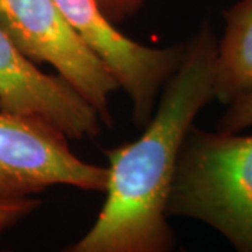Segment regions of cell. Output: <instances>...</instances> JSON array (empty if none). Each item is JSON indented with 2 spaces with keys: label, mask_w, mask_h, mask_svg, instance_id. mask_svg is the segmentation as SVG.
Returning <instances> with one entry per match:
<instances>
[{
  "label": "cell",
  "mask_w": 252,
  "mask_h": 252,
  "mask_svg": "<svg viewBox=\"0 0 252 252\" xmlns=\"http://www.w3.org/2000/svg\"><path fill=\"white\" fill-rule=\"evenodd\" d=\"M41 205L34 196L17 199H0V237L7 230L23 221Z\"/></svg>",
  "instance_id": "obj_9"
},
{
  "label": "cell",
  "mask_w": 252,
  "mask_h": 252,
  "mask_svg": "<svg viewBox=\"0 0 252 252\" xmlns=\"http://www.w3.org/2000/svg\"><path fill=\"white\" fill-rule=\"evenodd\" d=\"M252 126V91L228 104L224 115L217 122V130L225 133H240Z\"/></svg>",
  "instance_id": "obj_8"
},
{
  "label": "cell",
  "mask_w": 252,
  "mask_h": 252,
  "mask_svg": "<svg viewBox=\"0 0 252 252\" xmlns=\"http://www.w3.org/2000/svg\"><path fill=\"white\" fill-rule=\"evenodd\" d=\"M0 24L31 62L49 63L97 111L104 124L112 125L109 98L121 86L55 0H0Z\"/></svg>",
  "instance_id": "obj_3"
},
{
  "label": "cell",
  "mask_w": 252,
  "mask_h": 252,
  "mask_svg": "<svg viewBox=\"0 0 252 252\" xmlns=\"http://www.w3.org/2000/svg\"><path fill=\"white\" fill-rule=\"evenodd\" d=\"M167 215L203 221L252 252V136L190 126L181 147Z\"/></svg>",
  "instance_id": "obj_2"
},
{
  "label": "cell",
  "mask_w": 252,
  "mask_h": 252,
  "mask_svg": "<svg viewBox=\"0 0 252 252\" xmlns=\"http://www.w3.org/2000/svg\"><path fill=\"white\" fill-rule=\"evenodd\" d=\"M224 35L217 41L215 98L221 104L252 91V0L223 11Z\"/></svg>",
  "instance_id": "obj_7"
},
{
  "label": "cell",
  "mask_w": 252,
  "mask_h": 252,
  "mask_svg": "<svg viewBox=\"0 0 252 252\" xmlns=\"http://www.w3.org/2000/svg\"><path fill=\"white\" fill-rule=\"evenodd\" d=\"M108 174L107 167L80 160L56 126L0 111V199L34 196L54 185L105 192Z\"/></svg>",
  "instance_id": "obj_4"
},
{
  "label": "cell",
  "mask_w": 252,
  "mask_h": 252,
  "mask_svg": "<svg viewBox=\"0 0 252 252\" xmlns=\"http://www.w3.org/2000/svg\"><path fill=\"white\" fill-rule=\"evenodd\" d=\"M0 111L36 117L70 139L97 137L99 117L61 76L44 73L0 24Z\"/></svg>",
  "instance_id": "obj_6"
},
{
  "label": "cell",
  "mask_w": 252,
  "mask_h": 252,
  "mask_svg": "<svg viewBox=\"0 0 252 252\" xmlns=\"http://www.w3.org/2000/svg\"><path fill=\"white\" fill-rule=\"evenodd\" d=\"M74 31L115 76L132 101V119L143 129L153 117L158 94L178 70L185 44L154 48L124 35L97 0H55Z\"/></svg>",
  "instance_id": "obj_5"
},
{
  "label": "cell",
  "mask_w": 252,
  "mask_h": 252,
  "mask_svg": "<svg viewBox=\"0 0 252 252\" xmlns=\"http://www.w3.org/2000/svg\"><path fill=\"white\" fill-rule=\"evenodd\" d=\"M146 0H97L98 6L114 24L135 16Z\"/></svg>",
  "instance_id": "obj_10"
},
{
  "label": "cell",
  "mask_w": 252,
  "mask_h": 252,
  "mask_svg": "<svg viewBox=\"0 0 252 252\" xmlns=\"http://www.w3.org/2000/svg\"><path fill=\"white\" fill-rule=\"evenodd\" d=\"M217 38L210 23L185 42L178 70L162 87L153 117L135 142L105 150L108 182L97 220L69 252H168L167 205L181 147L200 109L215 98Z\"/></svg>",
  "instance_id": "obj_1"
}]
</instances>
